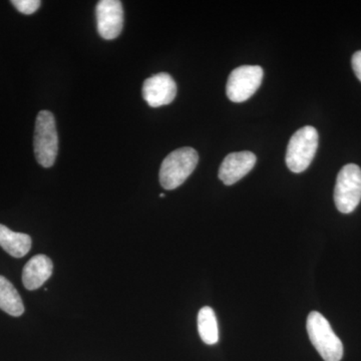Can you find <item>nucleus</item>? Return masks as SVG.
<instances>
[{
	"label": "nucleus",
	"mask_w": 361,
	"mask_h": 361,
	"mask_svg": "<svg viewBox=\"0 0 361 361\" xmlns=\"http://www.w3.org/2000/svg\"><path fill=\"white\" fill-rule=\"evenodd\" d=\"M361 201V169L348 164L341 169L334 189V202L337 210L343 214L353 213Z\"/></svg>",
	"instance_id": "obj_5"
},
{
	"label": "nucleus",
	"mask_w": 361,
	"mask_h": 361,
	"mask_svg": "<svg viewBox=\"0 0 361 361\" xmlns=\"http://www.w3.org/2000/svg\"><path fill=\"white\" fill-rule=\"evenodd\" d=\"M198 331L202 341L209 345H213L219 341L217 318L212 308L209 306H205L199 311Z\"/></svg>",
	"instance_id": "obj_13"
},
{
	"label": "nucleus",
	"mask_w": 361,
	"mask_h": 361,
	"mask_svg": "<svg viewBox=\"0 0 361 361\" xmlns=\"http://www.w3.org/2000/svg\"><path fill=\"white\" fill-rule=\"evenodd\" d=\"M11 4L20 13L32 14L39 8L42 2L39 0H13Z\"/></svg>",
	"instance_id": "obj_14"
},
{
	"label": "nucleus",
	"mask_w": 361,
	"mask_h": 361,
	"mask_svg": "<svg viewBox=\"0 0 361 361\" xmlns=\"http://www.w3.org/2000/svg\"><path fill=\"white\" fill-rule=\"evenodd\" d=\"M32 243L30 235L11 231L6 226L0 224V246L9 255L23 257L32 249Z\"/></svg>",
	"instance_id": "obj_11"
},
{
	"label": "nucleus",
	"mask_w": 361,
	"mask_h": 361,
	"mask_svg": "<svg viewBox=\"0 0 361 361\" xmlns=\"http://www.w3.org/2000/svg\"><path fill=\"white\" fill-rule=\"evenodd\" d=\"M353 68L356 77L361 82V51H356L353 56Z\"/></svg>",
	"instance_id": "obj_15"
},
{
	"label": "nucleus",
	"mask_w": 361,
	"mask_h": 361,
	"mask_svg": "<svg viewBox=\"0 0 361 361\" xmlns=\"http://www.w3.org/2000/svg\"><path fill=\"white\" fill-rule=\"evenodd\" d=\"M160 197H161V198H164V197H165V194H161Z\"/></svg>",
	"instance_id": "obj_16"
},
{
	"label": "nucleus",
	"mask_w": 361,
	"mask_h": 361,
	"mask_svg": "<svg viewBox=\"0 0 361 361\" xmlns=\"http://www.w3.org/2000/svg\"><path fill=\"white\" fill-rule=\"evenodd\" d=\"M264 71L259 66H242L235 68L228 78L226 92L230 101L243 103L250 99L262 82Z\"/></svg>",
	"instance_id": "obj_6"
},
{
	"label": "nucleus",
	"mask_w": 361,
	"mask_h": 361,
	"mask_svg": "<svg viewBox=\"0 0 361 361\" xmlns=\"http://www.w3.org/2000/svg\"><path fill=\"white\" fill-rule=\"evenodd\" d=\"M317 130L311 126L301 128L292 135L287 147L286 165L293 173H302L310 167L318 148Z\"/></svg>",
	"instance_id": "obj_4"
},
{
	"label": "nucleus",
	"mask_w": 361,
	"mask_h": 361,
	"mask_svg": "<svg viewBox=\"0 0 361 361\" xmlns=\"http://www.w3.org/2000/svg\"><path fill=\"white\" fill-rule=\"evenodd\" d=\"M97 32L104 39H115L123 26V9L118 0H102L96 9Z\"/></svg>",
	"instance_id": "obj_7"
},
{
	"label": "nucleus",
	"mask_w": 361,
	"mask_h": 361,
	"mask_svg": "<svg viewBox=\"0 0 361 361\" xmlns=\"http://www.w3.org/2000/svg\"><path fill=\"white\" fill-rule=\"evenodd\" d=\"M0 310L18 317L25 313L23 299L9 280L0 275Z\"/></svg>",
	"instance_id": "obj_12"
},
{
	"label": "nucleus",
	"mask_w": 361,
	"mask_h": 361,
	"mask_svg": "<svg viewBox=\"0 0 361 361\" xmlns=\"http://www.w3.org/2000/svg\"><path fill=\"white\" fill-rule=\"evenodd\" d=\"M199 155L193 148H180L169 154L161 163L160 183L166 190H174L184 184L198 165Z\"/></svg>",
	"instance_id": "obj_1"
},
{
	"label": "nucleus",
	"mask_w": 361,
	"mask_h": 361,
	"mask_svg": "<svg viewBox=\"0 0 361 361\" xmlns=\"http://www.w3.org/2000/svg\"><path fill=\"white\" fill-rule=\"evenodd\" d=\"M177 96V85L174 78L166 73L147 78L142 85V97L152 108L172 103Z\"/></svg>",
	"instance_id": "obj_8"
},
{
	"label": "nucleus",
	"mask_w": 361,
	"mask_h": 361,
	"mask_svg": "<svg viewBox=\"0 0 361 361\" xmlns=\"http://www.w3.org/2000/svg\"><path fill=\"white\" fill-rule=\"evenodd\" d=\"M257 158L248 151L237 152L225 157L219 169L220 180L227 186L245 177L255 166Z\"/></svg>",
	"instance_id": "obj_9"
},
{
	"label": "nucleus",
	"mask_w": 361,
	"mask_h": 361,
	"mask_svg": "<svg viewBox=\"0 0 361 361\" xmlns=\"http://www.w3.org/2000/svg\"><path fill=\"white\" fill-rule=\"evenodd\" d=\"M307 332L311 343L325 361H341L343 345L322 313L313 311L307 318Z\"/></svg>",
	"instance_id": "obj_2"
},
{
	"label": "nucleus",
	"mask_w": 361,
	"mask_h": 361,
	"mask_svg": "<svg viewBox=\"0 0 361 361\" xmlns=\"http://www.w3.org/2000/svg\"><path fill=\"white\" fill-rule=\"evenodd\" d=\"M35 158L44 168H51L56 160L59 151V137L56 120L51 111H39L35 122L33 137Z\"/></svg>",
	"instance_id": "obj_3"
},
{
	"label": "nucleus",
	"mask_w": 361,
	"mask_h": 361,
	"mask_svg": "<svg viewBox=\"0 0 361 361\" xmlns=\"http://www.w3.org/2000/svg\"><path fill=\"white\" fill-rule=\"evenodd\" d=\"M54 264L47 256H35L26 263L23 271V283L27 290H35L51 278Z\"/></svg>",
	"instance_id": "obj_10"
}]
</instances>
